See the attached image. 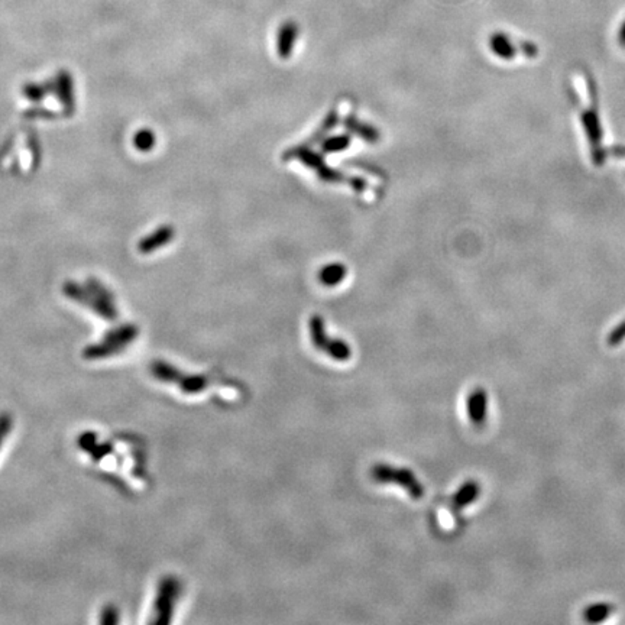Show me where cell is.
<instances>
[{
    "label": "cell",
    "mask_w": 625,
    "mask_h": 625,
    "mask_svg": "<svg viewBox=\"0 0 625 625\" xmlns=\"http://www.w3.org/2000/svg\"><path fill=\"white\" fill-rule=\"evenodd\" d=\"M582 122H583V126H585L586 135H588V138H589V142H590L592 147H593V150H595V151H593V155H595V159H596V157H598V152H600L598 145H600V142H601V135H602L601 123H600V118H598V113H596L595 109L585 110V111L582 113Z\"/></svg>",
    "instance_id": "obj_10"
},
{
    "label": "cell",
    "mask_w": 625,
    "mask_h": 625,
    "mask_svg": "<svg viewBox=\"0 0 625 625\" xmlns=\"http://www.w3.org/2000/svg\"><path fill=\"white\" fill-rule=\"evenodd\" d=\"M348 184H349L355 191H358V193H360V191H363V190L366 188V181H365L363 178H359V177H349Z\"/></svg>",
    "instance_id": "obj_19"
},
{
    "label": "cell",
    "mask_w": 625,
    "mask_h": 625,
    "mask_svg": "<svg viewBox=\"0 0 625 625\" xmlns=\"http://www.w3.org/2000/svg\"><path fill=\"white\" fill-rule=\"evenodd\" d=\"M181 593V585L177 578L166 576L161 581L155 598L152 624H169L173 619L174 608Z\"/></svg>",
    "instance_id": "obj_5"
},
{
    "label": "cell",
    "mask_w": 625,
    "mask_h": 625,
    "mask_svg": "<svg viewBox=\"0 0 625 625\" xmlns=\"http://www.w3.org/2000/svg\"><path fill=\"white\" fill-rule=\"evenodd\" d=\"M174 235H176V232L171 226H161L154 233L148 235L147 238H144L139 242V250L142 253L154 252L158 248L165 246L169 241L174 238Z\"/></svg>",
    "instance_id": "obj_9"
},
{
    "label": "cell",
    "mask_w": 625,
    "mask_h": 625,
    "mask_svg": "<svg viewBox=\"0 0 625 625\" xmlns=\"http://www.w3.org/2000/svg\"><path fill=\"white\" fill-rule=\"evenodd\" d=\"M352 144V136L349 133H339L330 138H326L320 147H322V152L323 154H334V152H342L346 148H349V145Z\"/></svg>",
    "instance_id": "obj_15"
},
{
    "label": "cell",
    "mask_w": 625,
    "mask_h": 625,
    "mask_svg": "<svg viewBox=\"0 0 625 625\" xmlns=\"http://www.w3.org/2000/svg\"><path fill=\"white\" fill-rule=\"evenodd\" d=\"M480 494V485L478 480H466L465 484L453 495L451 502L454 509H462L478 499Z\"/></svg>",
    "instance_id": "obj_11"
},
{
    "label": "cell",
    "mask_w": 625,
    "mask_h": 625,
    "mask_svg": "<svg viewBox=\"0 0 625 625\" xmlns=\"http://www.w3.org/2000/svg\"><path fill=\"white\" fill-rule=\"evenodd\" d=\"M152 374L155 378L176 384L186 394H198L207 388L209 381L203 375H190L181 372L176 366L166 362H155L152 365Z\"/></svg>",
    "instance_id": "obj_4"
},
{
    "label": "cell",
    "mask_w": 625,
    "mask_h": 625,
    "mask_svg": "<svg viewBox=\"0 0 625 625\" xmlns=\"http://www.w3.org/2000/svg\"><path fill=\"white\" fill-rule=\"evenodd\" d=\"M284 161L298 159L301 164L308 166L310 169H315L317 177L324 183H348L349 177H346L342 171L329 166L323 158L322 154L311 150L310 145L303 144L293 148H289L282 154Z\"/></svg>",
    "instance_id": "obj_1"
},
{
    "label": "cell",
    "mask_w": 625,
    "mask_h": 625,
    "mask_svg": "<svg viewBox=\"0 0 625 625\" xmlns=\"http://www.w3.org/2000/svg\"><path fill=\"white\" fill-rule=\"evenodd\" d=\"M619 42H621L622 45H625V20H624V23H622V26H621V30H619Z\"/></svg>",
    "instance_id": "obj_20"
},
{
    "label": "cell",
    "mask_w": 625,
    "mask_h": 625,
    "mask_svg": "<svg viewBox=\"0 0 625 625\" xmlns=\"http://www.w3.org/2000/svg\"><path fill=\"white\" fill-rule=\"evenodd\" d=\"M614 611H615V607L611 604H605V602L595 604V605L588 607L583 611V619L590 624H598V622L608 619Z\"/></svg>",
    "instance_id": "obj_16"
},
{
    "label": "cell",
    "mask_w": 625,
    "mask_h": 625,
    "mask_svg": "<svg viewBox=\"0 0 625 625\" xmlns=\"http://www.w3.org/2000/svg\"><path fill=\"white\" fill-rule=\"evenodd\" d=\"M308 332L312 345L319 351L329 355L333 360L346 362L352 358L349 344L342 339H330L326 330V323L320 316H311L308 320Z\"/></svg>",
    "instance_id": "obj_2"
},
{
    "label": "cell",
    "mask_w": 625,
    "mask_h": 625,
    "mask_svg": "<svg viewBox=\"0 0 625 625\" xmlns=\"http://www.w3.org/2000/svg\"><path fill=\"white\" fill-rule=\"evenodd\" d=\"M488 414V394L484 388H475L468 399V415L475 427H482Z\"/></svg>",
    "instance_id": "obj_7"
},
{
    "label": "cell",
    "mask_w": 625,
    "mask_h": 625,
    "mask_svg": "<svg viewBox=\"0 0 625 625\" xmlns=\"http://www.w3.org/2000/svg\"><path fill=\"white\" fill-rule=\"evenodd\" d=\"M346 274H348V269L344 264L332 262V264L324 265L319 271V281L324 287H334V286H339V284L345 279Z\"/></svg>",
    "instance_id": "obj_12"
},
{
    "label": "cell",
    "mask_w": 625,
    "mask_h": 625,
    "mask_svg": "<svg viewBox=\"0 0 625 625\" xmlns=\"http://www.w3.org/2000/svg\"><path fill=\"white\" fill-rule=\"evenodd\" d=\"M337 123H339V113L336 109H333L324 116V119L320 123V126L317 128V131L308 138L305 144L310 147L316 145V144H322V142L326 139V136L337 126Z\"/></svg>",
    "instance_id": "obj_14"
},
{
    "label": "cell",
    "mask_w": 625,
    "mask_h": 625,
    "mask_svg": "<svg viewBox=\"0 0 625 625\" xmlns=\"http://www.w3.org/2000/svg\"><path fill=\"white\" fill-rule=\"evenodd\" d=\"M344 125L352 135L359 136L360 139L368 142V144H377L380 140L378 129L372 125L359 121L355 115H348L344 121Z\"/></svg>",
    "instance_id": "obj_8"
},
{
    "label": "cell",
    "mask_w": 625,
    "mask_h": 625,
    "mask_svg": "<svg viewBox=\"0 0 625 625\" xmlns=\"http://www.w3.org/2000/svg\"><path fill=\"white\" fill-rule=\"evenodd\" d=\"M133 142H135V147L139 151L148 152L155 145V135L151 131L144 129V131H140V132H138L135 135V140Z\"/></svg>",
    "instance_id": "obj_17"
},
{
    "label": "cell",
    "mask_w": 625,
    "mask_h": 625,
    "mask_svg": "<svg viewBox=\"0 0 625 625\" xmlns=\"http://www.w3.org/2000/svg\"><path fill=\"white\" fill-rule=\"evenodd\" d=\"M298 38V25L296 20H286L277 32V52L282 60H289L293 55Z\"/></svg>",
    "instance_id": "obj_6"
},
{
    "label": "cell",
    "mask_w": 625,
    "mask_h": 625,
    "mask_svg": "<svg viewBox=\"0 0 625 625\" xmlns=\"http://www.w3.org/2000/svg\"><path fill=\"white\" fill-rule=\"evenodd\" d=\"M490 45L492 52L502 60H513L517 52L513 41L504 32H495L490 40Z\"/></svg>",
    "instance_id": "obj_13"
},
{
    "label": "cell",
    "mask_w": 625,
    "mask_h": 625,
    "mask_svg": "<svg viewBox=\"0 0 625 625\" xmlns=\"http://www.w3.org/2000/svg\"><path fill=\"white\" fill-rule=\"evenodd\" d=\"M371 476L378 484H394L406 490L413 499H420L424 495V487L413 471L407 468H395L385 463H378L371 469Z\"/></svg>",
    "instance_id": "obj_3"
},
{
    "label": "cell",
    "mask_w": 625,
    "mask_h": 625,
    "mask_svg": "<svg viewBox=\"0 0 625 625\" xmlns=\"http://www.w3.org/2000/svg\"><path fill=\"white\" fill-rule=\"evenodd\" d=\"M625 340V322L619 323L608 336V345L617 346Z\"/></svg>",
    "instance_id": "obj_18"
}]
</instances>
